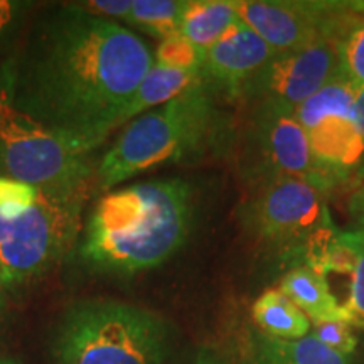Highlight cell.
I'll use <instances>...</instances> for the list:
<instances>
[{
  "label": "cell",
  "instance_id": "6da1fadb",
  "mask_svg": "<svg viewBox=\"0 0 364 364\" xmlns=\"http://www.w3.org/2000/svg\"><path fill=\"white\" fill-rule=\"evenodd\" d=\"M154 66L147 43L78 4L48 7L0 66L17 112L80 154L113 130Z\"/></svg>",
  "mask_w": 364,
  "mask_h": 364
},
{
  "label": "cell",
  "instance_id": "7a4b0ae2",
  "mask_svg": "<svg viewBox=\"0 0 364 364\" xmlns=\"http://www.w3.org/2000/svg\"><path fill=\"white\" fill-rule=\"evenodd\" d=\"M194 193L179 177L152 179L105 194L76 245L78 260L100 275L130 277L171 260L188 241Z\"/></svg>",
  "mask_w": 364,
  "mask_h": 364
},
{
  "label": "cell",
  "instance_id": "3957f363",
  "mask_svg": "<svg viewBox=\"0 0 364 364\" xmlns=\"http://www.w3.org/2000/svg\"><path fill=\"white\" fill-rule=\"evenodd\" d=\"M216 97L201 80L162 107L130 122L95 169L100 189H112L164 164L201 157L220 139Z\"/></svg>",
  "mask_w": 364,
  "mask_h": 364
},
{
  "label": "cell",
  "instance_id": "277c9868",
  "mask_svg": "<svg viewBox=\"0 0 364 364\" xmlns=\"http://www.w3.org/2000/svg\"><path fill=\"white\" fill-rule=\"evenodd\" d=\"M49 348L53 364H166L172 331L149 309L86 299L63 312Z\"/></svg>",
  "mask_w": 364,
  "mask_h": 364
},
{
  "label": "cell",
  "instance_id": "5b68a950",
  "mask_svg": "<svg viewBox=\"0 0 364 364\" xmlns=\"http://www.w3.org/2000/svg\"><path fill=\"white\" fill-rule=\"evenodd\" d=\"M95 181L39 189L34 206L16 220L0 216V265L7 290L29 285L59 265L80 236V223Z\"/></svg>",
  "mask_w": 364,
  "mask_h": 364
},
{
  "label": "cell",
  "instance_id": "8992f818",
  "mask_svg": "<svg viewBox=\"0 0 364 364\" xmlns=\"http://www.w3.org/2000/svg\"><path fill=\"white\" fill-rule=\"evenodd\" d=\"M326 196L322 189L297 177L260 181L243 204L241 221L258 243L299 267L309 243L334 225Z\"/></svg>",
  "mask_w": 364,
  "mask_h": 364
},
{
  "label": "cell",
  "instance_id": "52a82bcc",
  "mask_svg": "<svg viewBox=\"0 0 364 364\" xmlns=\"http://www.w3.org/2000/svg\"><path fill=\"white\" fill-rule=\"evenodd\" d=\"M0 177L38 189L95 181L91 156L80 154L14 108L0 70Z\"/></svg>",
  "mask_w": 364,
  "mask_h": 364
},
{
  "label": "cell",
  "instance_id": "ba28073f",
  "mask_svg": "<svg viewBox=\"0 0 364 364\" xmlns=\"http://www.w3.org/2000/svg\"><path fill=\"white\" fill-rule=\"evenodd\" d=\"M252 108L247 142L255 184L275 177H297L329 193L348 181L317 161L295 117V108L282 105H253Z\"/></svg>",
  "mask_w": 364,
  "mask_h": 364
},
{
  "label": "cell",
  "instance_id": "9c48e42d",
  "mask_svg": "<svg viewBox=\"0 0 364 364\" xmlns=\"http://www.w3.org/2000/svg\"><path fill=\"white\" fill-rule=\"evenodd\" d=\"M354 95L356 86L339 76L295 108V117L306 132L314 156L344 179L364 157Z\"/></svg>",
  "mask_w": 364,
  "mask_h": 364
},
{
  "label": "cell",
  "instance_id": "30bf717a",
  "mask_svg": "<svg viewBox=\"0 0 364 364\" xmlns=\"http://www.w3.org/2000/svg\"><path fill=\"white\" fill-rule=\"evenodd\" d=\"M341 76L338 49L329 41L307 48L277 53L245 85L241 98L252 105L297 108L318 90Z\"/></svg>",
  "mask_w": 364,
  "mask_h": 364
},
{
  "label": "cell",
  "instance_id": "8fae6325",
  "mask_svg": "<svg viewBox=\"0 0 364 364\" xmlns=\"http://www.w3.org/2000/svg\"><path fill=\"white\" fill-rule=\"evenodd\" d=\"M235 7L240 21L273 51L290 53L317 41H329L344 2L235 0Z\"/></svg>",
  "mask_w": 364,
  "mask_h": 364
},
{
  "label": "cell",
  "instance_id": "7c38bea8",
  "mask_svg": "<svg viewBox=\"0 0 364 364\" xmlns=\"http://www.w3.org/2000/svg\"><path fill=\"white\" fill-rule=\"evenodd\" d=\"M275 54L260 36L238 21L206 53L199 80L215 97L241 98L245 85Z\"/></svg>",
  "mask_w": 364,
  "mask_h": 364
},
{
  "label": "cell",
  "instance_id": "4fadbf2b",
  "mask_svg": "<svg viewBox=\"0 0 364 364\" xmlns=\"http://www.w3.org/2000/svg\"><path fill=\"white\" fill-rule=\"evenodd\" d=\"M280 292L285 294L312 322L326 318L344 321L339 299L324 277L307 267H294L280 282ZM346 322V321H344Z\"/></svg>",
  "mask_w": 364,
  "mask_h": 364
},
{
  "label": "cell",
  "instance_id": "5bb4252c",
  "mask_svg": "<svg viewBox=\"0 0 364 364\" xmlns=\"http://www.w3.org/2000/svg\"><path fill=\"white\" fill-rule=\"evenodd\" d=\"M238 21L235 0H186L179 34L208 53Z\"/></svg>",
  "mask_w": 364,
  "mask_h": 364
},
{
  "label": "cell",
  "instance_id": "9a60e30c",
  "mask_svg": "<svg viewBox=\"0 0 364 364\" xmlns=\"http://www.w3.org/2000/svg\"><path fill=\"white\" fill-rule=\"evenodd\" d=\"M253 364H349L348 358L332 351L316 336L279 339L257 334L253 339Z\"/></svg>",
  "mask_w": 364,
  "mask_h": 364
},
{
  "label": "cell",
  "instance_id": "2e32d148",
  "mask_svg": "<svg viewBox=\"0 0 364 364\" xmlns=\"http://www.w3.org/2000/svg\"><path fill=\"white\" fill-rule=\"evenodd\" d=\"M198 78L199 73L154 65L152 70L142 80V83L139 85L124 113H122L120 127L179 97Z\"/></svg>",
  "mask_w": 364,
  "mask_h": 364
},
{
  "label": "cell",
  "instance_id": "e0dca14e",
  "mask_svg": "<svg viewBox=\"0 0 364 364\" xmlns=\"http://www.w3.org/2000/svg\"><path fill=\"white\" fill-rule=\"evenodd\" d=\"M252 317L263 334L279 339L306 338L311 331V321L280 290H267L252 307Z\"/></svg>",
  "mask_w": 364,
  "mask_h": 364
},
{
  "label": "cell",
  "instance_id": "ac0fdd59",
  "mask_svg": "<svg viewBox=\"0 0 364 364\" xmlns=\"http://www.w3.org/2000/svg\"><path fill=\"white\" fill-rule=\"evenodd\" d=\"M329 43L338 49L341 76L356 88L364 86V16L353 12L348 4Z\"/></svg>",
  "mask_w": 364,
  "mask_h": 364
},
{
  "label": "cell",
  "instance_id": "d6986e66",
  "mask_svg": "<svg viewBox=\"0 0 364 364\" xmlns=\"http://www.w3.org/2000/svg\"><path fill=\"white\" fill-rule=\"evenodd\" d=\"M186 0H134L127 24L164 41L179 33Z\"/></svg>",
  "mask_w": 364,
  "mask_h": 364
},
{
  "label": "cell",
  "instance_id": "ffe728a7",
  "mask_svg": "<svg viewBox=\"0 0 364 364\" xmlns=\"http://www.w3.org/2000/svg\"><path fill=\"white\" fill-rule=\"evenodd\" d=\"M206 53L186 39L182 34H174L171 38L161 41L156 54H154V65L172 68V70L199 73L203 68Z\"/></svg>",
  "mask_w": 364,
  "mask_h": 364
},
{
  "label": "cell",
  "instance_id": "44dd1931",
  "mask_svg": "<svg viewBox=\"0 0 364 364\" xmlns=\"http://www.w3.org/2000/svg\"><path fill=\"white\" fill-rule=\"evenodd\" d=\"M349 238L358 253V263L341 309H343L344 321L349 326L364 329V231L351 230Z\"/></svg>",
  "mask_w": 364,
  "mask_h": 364
},
{
  "label": "cell",
  "instance_id": "7402d4cb",
  "mask_svg": "<svg viewBox=\"0 0 364 364\" xmlns=\"http://www.w3.org/2000/svg\"><path fill=\"white\" fill-rule=\"evenodd\" d=\"M39 189L33 184L0 177V216L16 220L29 211L38 199Z\"/></svg>",
  "mask_w": 364,
  "mask_h": 364
},
{
  "label": "cell",
  "instance_id": "603a6c76",
  "mask_svg": "<svg viewBox=\"0 0 364 364\" xmlns=\"http://www.w3.org/2000/svg\"><path fill=\"white\" fill-rule=\"evenodd\" d=\"M36 7L27 0H0V51L14 46Z\"/></svg>",
  "mask_w": 364,
  "mask_h": 364
},
{
  "label": "cell",
  "instance_id": "cb8c5ba5",
  "mask_svg": "<svg viewBox=\"0 0 364 364\" xmlns=\"http://www.w3.org/2000/svg\"><path fill=\"white\" fill-rule=\"evenodd\" d=\"M312 336H316L322 344L346 358L356 349L358 339L348 322L339 318H326V321L312 322Z\"/></svg>",
  "mask_w": 364,
  "mask_h": 364
},
{
  "label": "cell",
  "instance_id": "d4e9b609",
  "mask_svg": "<svg viewBox=\"0 0 364 364\" xmlns=\"http://www.w3.org/2000/svg\"><path fill=\"white\" fill-rule=\"evenodd\" d=\"M80 9L100 19L122 22L129 21L132 11V0H86V2H76Z\"/></svg>",
  "mask_w": 364,
  "mask_h": 364
},
{
  "label": "cell",
  "instance_id": "484cf974",
  "mask_svg": "<svg viewBox=\"0 0 364 364\" xmlns=\"http://www.w3.org/2000/svg\"><path fill=\"white\" fill-rule=\"evenodd\" d=\"M348 211L354 223V230L364 231V181L349 198Z\"/></svg>",
  "mask_w": 364,
  "mask_h": 364
},
{
  "label": "cell",
  "instance_id": "4316f807",
  "mask_svg": "<svg viewBox=\"0 0 364 364\" xmlns=\"http://www.w3.org/2000/svg\"><path fill=\"white\" fill-rule=\"evenodd\" d=\"M354 112H356L358 129L361 132V136L364 140V86L356 88V95H354Z\"/></svg>",
  "mask_w": 364,
  "mask_h": 364
},
{
  "label": "cell",
  "instance_id": "83f0119b",
  "mask_svg": "<svg viewBox=\"0 0 364 364\" xmlns=\"http://www.w3.org/2000/svg\"><path fill=\"white\" fill-rule=\"evenodd\" d=\"M193 364H223V361L211 349H201V351L196 354Z\"/></svg>",
  "mask_w": 364,
  "mask_h": 364
},
{
  "label": "cell",
  "instance_id": "f1b7e54d",
  "mask_svg": "<svg viewBox=\"0 0 364 364\" xmlns=\"http://www.w3.org/2000/svg\"><path fill=\"white\" fill-rule=\"evenodd\" d=\"M6 311H7V295L6 292H0V324H2Z\"/></svg>",
  "mask_w": 364,
  "mask_h": 364
},
{
  "label": "cell",
  "instance_id": "f546056e",
  "mask_svg": "<svg viewBox=\"0 0 364 364\" xmlns=\"http://www.w3.org/2000/svg\"><path fill=\"white\" fill-rule=\"evenodd\" d=\"M349 4V9H351L353 12L359 14V16H364V0H358V2H348Z\"/></svg>",
  "mask_w": 364,
  "mask_h": 364
},
{
  "label": "cell",
  "instance_id": "4dcf8cb0",
  "mask_svg": "<svg viewBox=\"0 0 364 364\" xmlns=\"http://www.w3.org/2000/svg\"><path fill=\"white\" fill-rule=\"evenodd\" d=\"M0 292H7V280H6V272H4L2 265H0Z\"/></svg>",
  "mask_w": 364,
  "mask_h": 364
},
{
  "label": "cell",
  "instance_id": "1f68e13d",
  "mask_svg": "<svg viewBox=\"0 0 364 364\" xmlns=\"http://www.w3.org/2000/svg\"><path fill=\"white\" fill-rule=\"evenodd\" d=\"M0 364H19L16 361V359H11V358H0Z\"/></svg>",
  "mask_w": 364,
  "mask_h": 364
},
{
  "label": "cell",
  "instance_id": "d6a6232c",
  "mask_svg": "<svg viewBox=\"0 0 364 364\" xmlns=\"http://www.w3.org/2000/svg\"><path fill=\"white\" fill-rule=\"evenodd\" d=\"M359 179H363V181H364V164H363L361 171H359Z\"/></svg>",
  "mask_w": 364,
  "mask_h": 364
}]
</instances>
